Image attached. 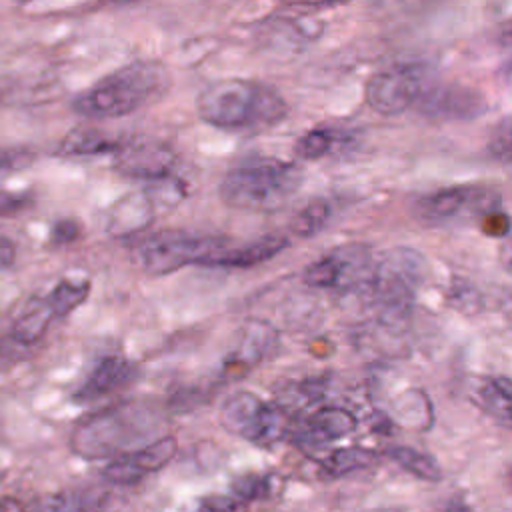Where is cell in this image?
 I'll return each mask as SVG.
<instances>
[{"mask_svg": "<svg viewBox=\"0 0 512 512\" xmlns=\"http://www.w3.org/2000/svg\"><path fill=\"white\" fill-rule=\"evenodd\" d=\"M198 116L224 130H262L282 122L288 106L280 92L264 82L228 78L208 84L196 98Z\"/></svg>", "mask_w": 512, "mask_h": 512, "instance_id": "obj_1", "label": "cell"}, {"mask_svg": "<svg viewBox=\"0 0 512 512\" xmlns=\"http://www.w3.org/2000/svg\"><path fill=\"white\" fill-rule=\"evenodd\" d=\"M170 86V74L160 62L136 60L84 90L72 102L84 118H120L158 100Z\"/></svg>", "mask_w": 512, "mask_h": 512, "instance_id": "obj_2", "label": "cell"}, {"mask_svg": "<svg viewBox=\"0 0 512 512\" xmlns=\"http://www.w3.org/2000/svg\"><path fill=\"white\" fill-rule=\"evenodd\" d=\"M302 170L278 158H246L232 166L220 182V198L236 210L276 212L300 190Z\"/></svg>", "mask_w": 512, "mask_h": 512, "instance_id": "obj_3", "label": "cell"}, {"mask_svg": "<svg viewBox=\"0 0 512 512\" xmlns=\"http://www.w3.org/2000/svg\"><path fill=\"white\" fill-rule=\"evenodd\" d=\"M152 428L154 424L144 408L120 404L82 420L70 436V446L78 456L90 460L120 456Z\"/></svg>", "mask_w": 512, "mask_h": 512, "instance_id": "obj_4", "label": "cell"}, {"mask_svg": "<svg viewBox=\"0 0 512 512\" xmlns=\"http://www.w3.org/2000/svg\"><path fill=\"white\" fill-rule=\"evenodd\" d=\"M226 238L186 232V230H160L144 236L134 248V260L146 274H170L188 264L200 266L206 258L226 246Z\"/></svg>", "mask_w": 512, "mask_h": 512, "instance_id": "obj_5", "label": "cell"}, {"mask_svg": "<svg viewBox=\"0 0 512 512\" xmlns=\"http://www.w3.org/2000/svg\"><path fill=\"white\" fill-rule=\"evenodd\" d=\"M424 272V258L410 248H396L382 258L370 272L368 284L384 318L400 320L410 314Z\"/></svg>", "mask_w": 512, "mask_h": 512, "instance_id": "obj_6", "label": "cell"}, {"mask_svg": "<svg viewBox=\"0 0 512 512\" xmlns=\"http://www.w3.org/2000/svg\"><path fill=\"white\" fill-rule=\"evenodd\" d=\"M220 424L230 434L262 448L284 440L290 432V420L284 408L264 402L246 390H238L224 400L220 408Z\"/></svg>", "mask_w": 512, "mask_h": 512, "instance_id": "obj_7", "label": "cell"}, {"mask_svg": "<svg viewBox=\"0 0 512 512\" xmlns=\"http://www.w3.org/2000/svg\"><path fill=\"white\" fill-rule=\"evenodd\" d=\"M428 88V72L422 64H394L376 72L366 82V102L378 114L394 116L418 102Z\"/></svg>", "mask_w": 512, "mask_h": 512, "instance_id": "obj_8", "label": "cell"}, {"mask_svg": "<svg viewBox=\"0 0 512 512\" xmlns=\"http://www.w3.org/2000/svg\"><path fill=\"white\" fill-rule=\"evenodd\" d=\"M176 448H178V442L174 436L168 434V436L156 438L138 450L120 454L114 460H110L102 470V478L112 486L138 484L148 474L164 468L174 458Z\"/></svg>", "mask_w": 512, "mask_h": 512, "instance_id": "obj_9", "label": "cell"}, {"mask_svg": "<svg viewBox=\"0 0 512 512\" xmlns=\"http://www.w3.org/2000/svg\"><path fill=\"white\" fill-rule=\"evenodd\" d=\"M414 106L424 116L440 120H474L488 108L482 92L462 84L428 86Z\"/></svg>", "mask_w": 512, "mask_h": 512, "instance_id": "obj_10", "label": "cell"}, {"mask_svg": "<svg viewBox=\"0 0 512 512\" xmlns=\"http://www.w3.org/2000/svg\"><path fill=\"white\" fill-rule=\"evenodd\" d=\"M368 252L364 246L352 244L326 254L312 262L302 280L312 288H344L360 280L362 272L368 270Z\"/></svg>", "mask_w": 512, "mask_h": 512, "instance_id": "obj_11", "label": "cell"}, {"mask_svg": "<svg viewBox=\"0 0 512 512\" xmlns=\"http://www.w3.org/2000/svg\"><path fill=\"white\" fill-rule=\"evenodd\" d=\"M174 164L176 154L168 146L144 138L122 142L120 150L116 152V168L132 178H168Z\"/></svg>", "mask_w": 512, "mask_h": 512, "instance_id": "obj_12", "label": "cell"}, {"mask_svg": "<svg viewBox=\"0 0 512 512\" xmlns=\"http://www.w3.org/2000/svg\"><path fill=\"white\" fill-rule=\"evenodd\" d=\"M38 512H134L128 498L104 488H68L48 496Z\"/></svg>", "mask_w": 512, "mask_h": 512, "instance_id": "obj_13", "label": "cell"}, {"mask_svg": "<svg viewBox=\"0 0 512 512\" xmlns=\"http://www.w3.org/2000/svg\"><path fill=\"white\" fill-rule=\"evenodd\" d=\"M482 198H484L482 188L454 186V188H444L418 198V202L414 204V210L418 218L426 222H446L472 208H480Z\"/></svg>", "mask_w": 512, "mask_h": 512, "instance_id": "obj_14", "label": "cell"}, {"mask_svg": "<svg viewBox=\"0 0 512 512\" xmlns=\"http://www.w3.org/2000/svg\"><path fill=\"white\" fill-rule=\"evenodd\" d=\"M288 246V238L268 234L262 236L250 244H244L240 248H222L210 258H206L200 266H210V268H252L258 266L276 254H280Z\"/></svg>", "mask_w": 512, "mask_h": 512, "instance_id": "obj_15", "label": "cell"}, {"mask_svg": "<svg viewBox=\"0 0 512 512\" xmlns=\"http://www.w3.org/2000/svg\"><path fill=\"white\" fill-rule=\"evenodd\" d=\"M136 368L120 358V356H106L102 358L96 368L90 372V376L84 380V384L76 390L74 400L76 402H92L98 400L124 384H128L134 378Z\"/></svg>", "mask_w": 512, "mask_h": 512, "instance_id": "obj_16", "label": "cell"}, {"mask_svg": "<svg viewBox=\"0 0 512 512\" xmlns=\"http://www.w3.org/2000/svg\"><path fill=\"white\" fill-rule=\"evenodd\" d=\"M356 416L340 406H322L306 418L304 438L312 442H332L356 430Z\"/></svg>", "mask_w": 512, "mask_h": 512, "instance_id": "obj_17", "label": "cell"}, {"mask_svg": "<svg viewBox=\"0 0 512 512\" xmlns=\"http://www.w3.org/2000/svg\"><path fill=\"white\" fill-rule=\"evenodd\" d=\"M122 146L120 140L108 136L106 132L90 126H78L70 130L58 144L60 156H100L118 152Z\"/></svg>", "mask_w": 512, "mask_h": 512, "instance_id": "obj_18", "label": "cell"}, {"mask_svg": "<svg viewBox=\"0 0 512 512\" xmlns=\"http://www.w3.org/2000/svg\"><path fill=\"white\" fill-rule=\"evenodd\" d=\"M378 462V454L362 446H344L332 450L326 458L320 460V474L324 478H342L350 472L364 470Z\"/></svg>", "mask_w": 512, "mask_h": 512, "instance_id": "obj_19", "label": "cell"}, {"mask_svg": "<svg viewBox=\"0 0 512 512\" xmlns=\"http://www.w3.org/2000/svg\"><path fill=\"white\" fill-rule=\"evenodd\" d=\"M476 400L484 412H488L504 428H510V400L512 384L506 376H494L482 382L476 392Z\"/></svg>", "mask_w": 512, "mask_h": 512, "instance_id": "obj_20", "label": "cell"}, {"mask_svg": "<svg viewBox=\"0 0 512 512\" xmlns=\"http://www.w3.org/2000/svg\"><path fill=\"white\" fill-rule=\"evenodd\" d=\"M386 458H390L394 464H398L408 474L416 476L424 482H438L442 480V468L438 460L426 452H420L410 446H390L384 452Z\"/></svg>", "mask_w": 512, "mask_h": 512, "instance_id": "obj_21", "label": "cell"}, {"mask_svg": "<svg viewBox=\"0 0 512 512\" xmlns=\"http://www.w3.org/2000/svg\"><path fill=\"white\" fill-rule=\"evenodd\" d=\"M52 318H54V316H52L48 304L42 300L40 304L30 306L28 310H24V312L18 316V320H16L14 326H12L10 336H12V340H14L16 344H20V346H24V348H26V346H32V344H36V342L44 336V332L48 330Z\"/></svg>", "mask_w": 512, "mask_h": 512, "instance_id": "obj_22", "label": "cell"}, {"mask_svg": "<svg viewBox=\"0 0 512 512\" xmlns=\"http://www.w3.org/2000/svg\"><path fill=\"white\" fill-rule=\"evenodd\" d=\"M88 292L90 284L86 280H62L56 284V288L48 294L44 302L48 304L54 318H62L76 310L88 298Z\"/></svg>", "mask_w": 512, "mask_h": 512, "instance_id": "obj_23", "label": "cell"}, {"mask_svg": "<svg viewBox=\"0 0 512 512\" xmlns=\"http://www.w3.org/2000/svg\"><path fill=\"white\" fill-rule=\"evenodd\" d=\"M334 214V206L324 200V198H316L312 202H308L292 220V232L300 238H312L318 232H322L330 218Z\"/></svg>", "mask_w": 512, "mask_h": 512, "instance_id": "obj_24", "label": "cell"}, {"mask_svg": "<svg viewBox=\"0 0 512 512\" xmlns=\"http://www.w3.org/2000/svg\"><path fill=\"white\" fill-rule=\"evenodd\" d=\"M276 488V480L272 474H244L232 482V496L240 500L244 506L250 502L266 500L272 496Z\"/></svg>", "mask_w": 512, "mask_h": 512, "instance_id": "obj_25", "label": "cell"}, {"mask_svg": "<svg viewBox=\"0 0 512 512\" xmlns=\"http://www.w3.org/2000/svg\"><path fill=\"white\" fill-rule=\"evenodd\" d=\"M336 142H338V134L334 130L314 128L296 140L294 152L300 160H318V158L330 154L334 150Z\"/></svg>", "mask_w": 512, "mask_h": 512, "instance_id": "obj_26", "label": "cell"}, {"mask_svg": "<svg viewBox=\"0 0 512 512\" xmlns=\"http://www.w3.org/2000/svg\"><path fill=\"white\" fill-rule=\"evenodd\" d=\"M244 508L232 494H208L196 498L184 512H242Z\"/></svg>", "mask_w": 512, "mask_h": 512, "instance_id": "obj_27", "label": "cell"}, {"mask_svg": "<svg viewBox=\"0 0 512 512\" xmlns=\"http://www.w3.org/2000/svg\"><path fill=\"white\" fill-rule=\"evenodd\" d=\"M34 162V152L26 146H2L0 148V174L22 170Z\"/></svg>", "mask_w": 512, "mask_h": 512, "instance_id": "obj_28", "label": "cell"}, {"mask_svg": "<svg viewBox=\"0 0 512 512\" xmlns=\"http://www.w3.org/2000/svg\"><path fill=\"white\" fill-rule=\"evenodd\" d=\"M34 198L28 192H10V190H0V218L4 216H14L32 206Z\"/></svg>", "mask_w": 512, "mask_h": 512, "instance_id": "obj_29", "label": "cell"}, {"mask_svg": "<svg viewBox=\"0 0 512 512\" xmlns=\"http://www.w3.org/2000/svg\"><path fill=\"white\" fill-rule=\"evenodd\" d=\"M490 152L496 160L506 162L510 158V128H508V118L502 120V126L496 128L494 138L490 140Z\"/></svg>", "mask_w": 512, "mask_h": 512, "instance_id": "obj_30", "label": "cell"}, {"mask_svg": "<svg viewBox=\"0 0 512 512\" xmlns=\"http://www.w3.org/2000/svg\"><path fill=\"white\" fill-rule=\"evenodd\" d=\"M80 236V226L74 220H58L50 230V240L54 244H70Z\"/></svg>", "mask_w": 512, "mask_h": 512, "instance_id": "obj_31", "label": "cell"}, {"mask_svg": "<svg viewBox=\"0 0 512 512\" xmlns=\"http://www.w3.org/2000/svg\"><path fill=\"white\" fill-rule=\"evenodd\" d=\"M14 258H16V246H14V242H12L8 236L0 234V270L12 266Z\"/></svg>", "mask_w": 512, "mask_h": 512, "instance_id": "obj_32", "label": "cell"}, {"mask_svg": "<svg viewBox=\"0 0 512 512\" xmlns=\"http://www.w3.org/2000/svg\"><path fill=\"white\" fill-rule=\"evenodd\" d=\"M0 512H24V504L14 496H0Z\"/></svg>", "mask_w": 512, "mask_h": 512, "instance_id": "obj_33", "label": "cell"}, {"mask_svg": "<svg viewBox=\"0 0 512 512\" xmlns=\"http://www.w3.org/2000/svg\"><path fill=\"white\" fill-rule=\"evenodd\" d=\"M442 512H468V506L462 502H450Z\"/></svg>", "mask_w": 512, "mask_h": 512, "instance_id": "obj_34", "label": "cell"}, {"mask_svg": "<svg viewBox=\"0 0 512 512\" xmlns=\"http://www.w3.org/2000/svg\"><path fill=\"white\" fill-rule=\"evenodd\" d=\"M368 512H404V510L398 508V506H382V508H374V510H368Z\"/></svg>", "mask_w": 512, "mask_h": 512, "instance_id": "obj_35", "label": "cell"}, {"mask_svg": "<svg viewBox=\"0 0 512 512\" xmlns=\"http://www.w3.org/2000/svg\"><path fill=\"white\" fill-rule=\"evenodd\" d=\"M0 480H2V474H0Z\"/></svg>", "mask_w": 512, "mask_h": 512, "instance_id": "obj_36", "label": "cell"}]
</instances>
